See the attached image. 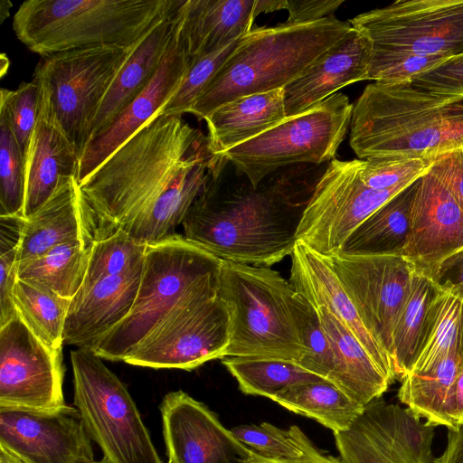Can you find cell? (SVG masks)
Here are the masks:
<instances>
[{
	"label": "cell",
	"instance_id": "ba28073f",
	"mask_svg": "<svg viewBox=\"0 0 463 463\" xmlns=\"http://www.w3.org/2000/svg\"><path fill=\"white\" fill-rule=\"evenodd\" d=\"M137 44L70 50L41 57L36 66L33 80L79 161L91 140L99 109Z\"/></svg>",
	"mask_w": 463,
	"mask_h": 463
},
{
	"label": "cell",
	"instance_id": "db71d44e",
	"mask_svg": "<svg viewBox=\"0 0 463 463\" xmlns=\"http://www.w3.org/2000/svg\"><path fill=\"white\" fill-rule=\"evenodd\" d=\"M433 463H463V423L458 430H449L446 448Z\"/></svg>",
	"mask_w": 463,
	"mask_h": 463
},
{
	"label": "cell",
	"instance_id": "7402d4cb",
	"mask_svg": "<svg viewBox=\"0 0 463 463\" xmlns=\"http://www.w3.org/2000/svg\"><path fill=\"white\" fill-rule=\"evenodd\" d=\"M370 41L353 28L284 88L287 118L298 115L354 82L368 80Z\"/></svg>",
	"mask_w": 463,
	"mask_h": 463
},
{
	"label": "cell",
	"instance_id": "f546056e",
	"mask_svg": "<svg viewBox=\"0 0 463 463\" xmlns=\"http://www.w3.org/2000/svg\"><path fill=\"white\" fill-rule=\"evenodd\" d=\"M418 182L419 179L408 185L358 225L335 254L402 255Z\"/></svg>",
	"mask_w": 463,
	"mask_h": 463
},
{
	"label": "cell",
	"instance_id": "3957f363",
	"mask_svg": "<svg viewBox=\"0 0 463 463\" xmlns=\"http://www.w3.org/2000/svg\"><path fill=\"white\" fill-rule=\"evenodd\" d=\"M351 29L349 21L335 15L251 29L238 41L189 113L204 119L236 99L284 89Z\"/></svg>",
	"mask_w": 463,
	"mask_h": 463
},
{
	"label": "cell",
	"instance_id": "277c9868",
	"mask_svg": "<svg viewBox=\"0 0 463 463\" xmlns=\"http://www.w3.org/2000/svg\"><path fill=\"white\" fill-rule=\"evenodd\" d=\"M222 263L184 235L147 245L131 311L90 350L101 359L124 361L169 316L218 296Z\"/></svg>",
	"mask_w": 463,
	"mask_h": 463
},
{
	"label": "cell",
	"instance_id": "d6a6232c",
	"mask_svg": "<svg viewBox=\"0 0 463 463\" xmlns=\"http://www.w3.org/2000/svg\"><path fill=\"white\" fill-rule=\"evenodd\" d=\"M271 400L288 411L314 419L334 434L348 430L364 408L326 380L288 387Z\"/></svg>",
	"mask_w": 463,
	"mask_h": 463
},
{
	"label": "cell",
	"instance_id": "816d5d0a",
	"mask_svg": "<svg viewBox=\"0 0 463 463\" xmlns=\"http://www.w3.org/2000/svg\"><path fill=\"white\" fill-rule=\"evenodd\" d=\"M239 463H343L340 458L326 454L318 449L314 444L298 458L293 459H273L251 452L248 457L241 458Z\"/></svg>",
	"mask_w": 463,
	"mask_h": 463
},
{
	"label": "cell",
	"instance_id": "d6986e66",
	"mask_svg": "<svg viewBox=\"0 0 463 463\" xmlns=\"http://www.w3.org/2000/svg\"><path fill=\"white\" fill-rule=\"evenodd\" d=\"M463 247V212L430 167L419 178L410 232L402 255L426 275L445 257Z\"/></svg>",
	"mask_w": 463,
	"mask_h": 463
},
{
	"label": "cell",
	"instance_id": "11a10c76",
	"mask_svg": "<svg viewBox=\"0 0 463 463\" xmlns=\"http://www.w3.org/2000/svg\"><path fill=\"white\" fill-rule=\"evenodd\" d=\"M257 11L258 14L261 13H270L277 10L286 9L287 8V0L284 1H275V0H256Z\"/></svg>",
	"mask_w": 463,
	"mask_h": 463
},
{
	"label": "cell",
	"instance_id": "ffe728a7",
	"mask_svg": "<svg viewBox=\"0 0 463 463\" xmlns=\"http://www.w3.org/2000/svg\"><path fill=\"white\" fill-rule=\"evenodd\" d=\"M178 30L172 46L146 88L112 124L88 144L80 158L76 180L80 184L149 120L161 113L179 88L190 65Z\"/></svg>",
	"mask_w": 463,
	"mask_h": 463
},
{
	"label": "cell",
	"instance_id": "e575fe53",
	"mask_svg": "<svg viewBox=\"0 0 463 463\" xmlns=\"http://www.w3.org/2000/svg\"><path fill=\"white\" fill-rule=\"evenodd\" d=\"M221 361L236 379L240 390L249 395L271 399L288 387L325 380L286 360L226 356Z\"/></svg>",
	"mask_w": 463,
	"mask_h": 463
},
{
	"label": "cell",
	"instance_id": "7c38bea8",
	"mask_svg": "<svg viewBox=\"0 0 463 463\" xmlns=\"http://www.w3.org/2000/svg\"><path fill=\"white\" fill-rule=\"evenodd\" d=\"M373 50L463 55V0H398L349 20Z\"/></svg>",
	"mask_w": 463,
	"mask_h": 463
},
{
	"label": "cell",
	"instance_id": "2e32d148",
	"mask_svg": "<svg viewBox=\"0 0 463 463\" xmlns=\"http://www.w3.org/2000/svg\"><path fill=\"white\" fill-rule=\"evenodd\" d=\"M61 348L40 340L18 316L0 326V406L65 405Z\"/></svg>",
	"mask_w": 463,
	"mask_h": 463
},
{
	"label": "cell",
	"instance_id": "83f0119b",
	"mask_svg": "<svg viewBox=\"0 0 463 463\" xmlns=\"http://www.w3.org/2000/svg\"><path fill=\"white\" fill-rule=\"evenodd\" d=\"M82 241L79 184L64 178L53 194L25 218L19 249V264L33 260L52 249Z\"/></svg>",
	"mask_w": 463,
	"mask_h": 463
},
{
	"label": "cell",
	"instance_id": "7dc6e473",
	"mask_svg": "<svg viewBox=\"0 0 463 463\" xmlns=\"http://www.w3.org/2000/svg\"><path fill=\"white\" fill-rule=\"evenodd\" d=\"M18 246L0 247V326L17 316L14 288L18 279Z\"/></svg>",
	"mask_w": 463,
	"mask_h": 463
},
{
	"label": "cell",
	"instance_id": "cb8c5ba5",
	"mask_svg": "<svg viewBox=\"0 0 463 463\" xmlns=\"http://www.w3.org/2000/svg\"><path fill=\"white\" fill-rule=\"evenodd\" d=\"M78 165L79 157L53 119L40 89L38 118L24 160V217H30L45 203L64 178H76Z\"/></svg>",
	"mask_w": 463,
	"mask_h": 463
},
{
	"label": "cell",
	"instance_id": "8d00e7d4",
	"mask_svg": "<svg viewBox=\"0 0 463 463\" xmlns=\"http://www.w3.org/2000/svg\"><path fill=\"white\" fill-rule=\"evenodd\" d=\"M462 351L463 301L440 290L421 349L409 373L427 372L449 354Z\"/></svg>",
	"mask_w": 463,
	"mask_h": 463
},
{
	"label": "cell",
	"instance_id": "f1b7e54d",
	"mask_svg": "<svg viewBox=\"0 0 463 463\" xmlns=\"http://www.w3.org/2000/svg\"><path fill=\"white\" fill-rule=\"evenodd\" d=\"M316 309L334 354L332 383L364 407L382 397L391 382L345 326L325 308Z\"/></svg>",
	"mask_w": 463,
	"mask_h": 463
},
{
	"label": "cell",
	"instance_id": "1f68e13d",
	"mask_svg": "<svg viewBox=\"0 0 463 463\" xmlns=\"http://www.w3.org/2000/svg\"><path fill=\"white\" fill-rule=\"evenodd\" d=\"M460 355L452 353L427 372L404 374L400 379L399 401L428 424L454 430L449 402Z\"/></svg>",
	"mask_w": 463,
	"mask_h": 463
},
{
	"label": "cell",
	"instance_id": "680465c9",
	"mask_svg": "<svg viewBox=\"0 0 463 463\" xmlns=\"http://www.w3.org/2000/svg\"><path fill=\"white\" fill-rule=\"evenodd\" d=\"M92 463H110L109 461H108L106 458H102L101 460H99V461H93Z\"/></svg>",
	"mask_w": 463,
	"mask_h": 463
},
{
	"label": "cell",
	"instance_id": "836d02e7",
	"mask_svg": "<svg viewBox=\"0 0 463 463\" xmlns=\"http://www.w3.org/2000/svg\"><path fill=\"white\" fill-rule=\"evenodd\" d=\"M91 247L82 241L59 245L19 264L18 279L72 299L83 283Z\"/></svg>",
	"mask_w": 463,
	"mask_h": 463
},
{
	"label": "cell",
	"instance_id": "603a6c76",
	"mask_svg": "<svg viewBox=\"0 0 463 463\" xmlns=\"http://www.w3.org/2000/svg\"><path fill=\"white\" fill-rule=\"evenodd\" d=\"M144 264L127 273L107 277L71 299L63 330V345L90 349L131 311Z\"/></svg>",
	"mask_w": 463,
	"mask_h": 463
},
{
	"label": "cell",
	"instance_id": "ee69618b",
	"mask_svg": "<svg viewBox=\"0 0 463 463\" xmlns=\"http://www.w3.org/2000/svg\"><path fill=\"white\" fill-rule=\"evenodd\" d=\"M433 158L386 156L362 159L360 176L370 188L389 190L409 185L423 175Z\"/></svg>",
	"mask_w": 463,
	"mask_h": 463
},
{
	"label": "cell",
	"instance_id": "7bdbcfd3",
	"mask_svg": "<svg viewBox=\"0 0 463 463\" xmlns=\"http://www.w3.org/2000/svg\"><path fill=\"white\" fill-rule=\"evenodd\" d=\"M239 40L216 52L191 59V65L179 88L163 108L161 114L182 117L189 113L206 85L233 52Z\"/></svg>",
	"mask_w": 463,
	"mask_h": 463
},
{
	"label": "cell",
	"instance_id": "74e56055",
	"mask_svg": "<svg viewBox=\"0 0 463 463\" xmlns=\"http://www.w3.org/2000/svg\"><path fill=\"white\" fill-rule=\"evenodd\" d=\"M146 247V244L137 241L122 230L94 242L79 291L88 289L107 277L124 274L142 266Z\"/></svg>",
	"mask_w": 463,
	"mask_h": 463
},
{
	"label": "cell",
	"instance_id": "484cf974",
	"mask_svg": "<svg viewBox=\"0 0 463 463\" xmlns=\"http://www.w3.org/2000/svg\"><path fill=\"white\" fill-rule=\"evenodd\" d=\"M184 1L154 26L130 53L99 109L91 139L112 124L156 74L175 39Z\"/></svg>",
	"mask_w": 463,
	"mask_h": 463
},
{
	"label": "cell",
	"instance_id": "7a4b0ae2",
	"mask_svg": "<svg viewBox=\"0 0 463 463\" xmlns=\"http://www.w3.org/2000/svg\"><path fill=\"white\" fill-rule=\"evenodd\" d=\"M350 128L349 144L360 159L433 158L463 144V97L410 81H373L354 104Z\"/></svg>",
	"mask_w": 463,
	"mask_h": 463
},
{
	"label": "cell",
	"instance_id": "8fae6325",
	"mask_svg": "<svg viewBox=\"0 0 463 463\" xmlns=\"http://www.w3.org/2000/svg\"><path fill=\"white\" fill-rule=\"evenodd\" d=\"M361 163L329 162L300 214L297 241L323 256L333 255L358 225L408 186L370 188L360 176Z\"/></svg>",
	"mask_w": 463,
	"mask_h": 463
},
{
	"label": "cell",
	"instance_id": "5b68a950",
	"mask_svg": "<svg viewBox=\"0 0 463 463\" xmlns=\"http://www.w3.org/2000/svg\"><path fill=\"white\" fill-rule=\"evenodd\" d=\"M182 0H27L13 18L18 40L41 57L99 45L133 46Z\"/></svg>",
	"mask_w": 463,
	"mask_h": 463
},
{
	"label": "cell",
	"instance_id": "8992f818",
	"mask_svg": "<svg viewBox=\"0 0 463 463\" xmlns=\"http://www.w3.org/2000/svg\"><path fill=\"white\" fill-rule=\"evenodd\" d=\"M276 195L251 186L221 197L210 180L182 222L184 237L222 260L269 267L290 256L297 242V225Z\"/></svg>",
	"mask_w": 463,
	"mask_h": 463
},
{
	"label": "cell",
	"instance_id": "9c48e42d",
	"mask_svg": "<svg viewBox=\"0 0 463 463\" xmlns=\"http://www.w3.org/2000/svg\"><path fill=\"white\" fill-rule=\"evenodd\" d=\"M74 405L110 463H162L126 385L92 350L71 352Z\"/></svg>",
	"mask_w": 463,
	"mask_h": 463
},
{
	"label": "cell",
	"instance_id": "f35d334b",
	"mask_svg": "<svg viewBox=\"0 0 463 463\" xmlns=\"http://www.w3.org/2000/svg\"><path fill=\"white\" fill-rule=\"evenodd\" d=\"M291 307L306 349L304 356L297 364L332 383L334 354L317 310L295 289L291 298Z\"/></svg>",
	"mask_w": 463,
	"mask_h": 463
},
{
	"label": "cell",
	"instance_id": "9f6ffc18",
	"mask_svg": "<svg viewBox=\"0 0 463 463\" xmlns=\"http://www.w3.org/2000/svg\"><path fill=\"white\" fill-rule=\"evenodd\" d=\"M0 463H30L10 449L0 445Z\"/></svg>",
	"mask_w": 463,
	"mask_h": 463
},
{
	"label": "cell",
	"instance_id": "4dcf8cb0",
	"mask_svg": "<svg viewBox=\"0 0 463 463\" xmlns=\"http://www.w3.org/2000/svg\"><path fill=\"white\" fill-rule=\"evenodd\" d=\"M439 292L428 275L415 271L410 292L392 329V359L396 379L400 380L414 364Z\"/></svg>",
	"mask_w": 463,
	"mask_h": 463
},
{
	"label": "cell",
	"instance_id": "6da1fadb",
	"mask_svg": "<svg viewBox=\"0 0 463 463\" xmlns=\"http://www.w3.org/2000/svg\"><path fill=\"white\" fill-rule=\"evenodd\" d=\"M201 131L161 113L79 184L82 240L122 230L146 245L175 236L216 161Z\"/></svg>",
	"mask_w": 463,
	"mask_h": 463
},
{
	"label": "cell",
	"instance_id": "c3c4849f",
	"mask_svg": "<svg viewBox=\"0 0 463 463\" xmlns=\"http://www.w3.org/2000/svg\"><path fill=\"white\" fill-rule=\"evenodd\" d=\"M431 167L463 212V144L433 157Z\"/></svg>",
	"mask_w": 463,
	"mask_h": 463
},
{
	"label": "cell",
	"instance_id": "e0dca14e",
	"mask_svg": "<svg viewBox=\"0 0 463 463\" xmlns=\"http://www.w3.org/2000/svg\"><path fill=\"white\" fill-rule=\"evenodd\" d=\"M90 439L74 406H0V445L30 463H92Z\"/></svg>",
	"mask_w": 463,
	"mask_h": 463
},
{
	"label": "cell",
	"instance_id": "ab89813d",
	"mask_svg": "<svg viewBox=\"0 0 463 463\" xmlns=\"http://www.w3.org/2000/svg\"><path fill=\"white\" fill-rule=\"evenodd\" d=\"M233 436L255 453L273 459L301 457L313 445L298 426L279 429L269 422L239 425L231 429Z\"/></svg>",
	"mask_w": 463,
	"mask_h": 463
},
{
	"label": "cell",
	"instance_id": "44dd1931",
	"mask_svg": "<svg viewBox=\"0 0 463 463\" xmlns=\"http://www.w3.org/2000/svg\"><path fill=\"white\" fill-rule=\"evenodd\" d=\"M291 257L289 282L314 307L325 308L364 347L392 383L396 380L392 359L364 325L326 256L297 241Z\"/></svg>",
	"mask_w": 463,
	"mask_h": 463
},
{
	"label": "cell",
	"instance_id": "f5cc1de1",
	"mask_svg": "<svg viewBox=\"0 0 463 463\" xmlns=\"http://www.w3.org/2000/svg\"><path fill=\"white\" fill-rule=\"evenodd\" d=\"M449 415L454 426L452 431L458 430L463 423V351L459 358L449 398Z\"/></svg>",
	"mask_w": 463,
	"mask_h": 463
},
{
	"label": "cell",
	"instance_id": "5bb4252c",
	"mask_svg": "<svg viewBox=\"0 0 463 463\" xmlns=\"http://www.w3.org/2000/svg\"><path fill=\"white\" fill-rule=\"evenodd\" d=\"M343 463H433L435 427L408 408L377 398L351 427L335 433Z\"/></svg>",
	"mask_w": 463,
	"mask_h": 463
},
{
	"label": "cell",
	"instance_id": "60d3db41",
	"mask_svg": "<svg viewBox=\"0 0 463 463\" xmlns=\"http://www.w3.org/2000/svg\"><path fill=\"white\" fill-rule=\"evenodd\" d=\"M40 88L35 80L21 83L15 90L2 89L0 119L9 127L25 160L31 137L38 118Z\"/></svg>",
	"mask_w": 463,
	"mask_h": 463
},
{
	"label": "cell",
	"instance_id": "9a60e30c",
	"mask_svg": "<svg viewBox=\"0 0 463 463\" xmlns=\"http://www.w3.org/2000/svg\"><path fill=\"white\" fill-rule=\"evenodd\" d=\"M326 257L364 325L392 359V329L410 292L414 264L402 254Z\"/></svg>",
	"mask_w": 463,
	"mask_h": 463
},
{
	"label": "cell",
	"instance_id": "b9f144b4",
	"mask_svg": "<svg viewBox=\"0 0 463 463\" xmlns=\"http://www.w3.org/2000/svg\"><path fill=\"white\" fill-rule=\"evenodd\" d=\"M24 160L7 124L0 119V216H23Z\"/></svg>",
	"mask_w": 463,
	"mask_h": 463
},
{
	"label": "cell",
	"instance_id": "f6af8a7d",
	"mask_svg": "<svg viewBox=\"0 0 463 463\" xmlns=\"http://www.w3.org/2000/svg\"><path fill=\"white\" fill-rule=\"evenodd\" d=\"M447 60L449 59L408 52L372 49L368 80L377 82L410 81L412 77L429 71Z\"/></svg>",
	"mask_w": 463,
	"mask_h": 463
},
{
	"label": "cell",
	"instance_id": "4316f807",
	"mask_svg": "<svg viewBox=\"0 0 463 463\" xmlns=\"http://www.w3.org/2000/svg\"><path fill=\"white\" fill-rule=\"evenodd\" d=\"M287 118L284 89L244 96L227 102L204 120L207 146L220 157L224 152L250 140Z\"/></svg>",
	"mask_w": 463,
	"mask_h": 463
},
{
	"label": "cell",
	"instance_id": "681fc988",
	"mask_svg": "<svg viewBox=\"0 0 463 463\" xmlns=\"http://www.w3.org/2000/svg\"><path fill=\"white\" fill-rule=\"evenodd\" d=\"M428 276L440 290L463 301V247L442 259Z\"/></svg>",
	"mask_w": 463,
	"mask_h": 463
},
{
	"label": "cell",
	"instance_id": "52a82bcc",
	"mask_svg": "<svg viewBox=\"0 0 463 463\" xmlns=\"http://www.w3.org/2000/svg\"><path fill=\"white\" fill-rule=\"evenodd\" d=\"M294 288L269 267L222 260L219 295L231 318L226 356L298 364L306 349L291 307Z\"/></svg>",
	"mask_w": 463,
	"mask_h": 463
},
{
	"label": "cell",
	"instance_id": "d4e9b609",
	"mask_svg": "<svg viewBox=\"0 0 463 463\" xmlns=\"http://www.w3.org/2000/svg\"><path fill=\"white\" fill-rule=\"evenodd\" d=\"M258 15L256 0H184L178 37L193 60L241 39Z\"/></svg>",
	"mask_w": 463,
	"mask_h": 463
},
{
	"label": "cell",
	"instance_id": "ac0fdd59",
	"mask_svg": "<svg viewBox=\"0 0 463 463\" xmlns=\"http://www.w3.org/2000/svg\"><path fill=\"white\" fill-rule=\"evenodd\" d=\"M169 463H239L251 452L205 404L183 391L160 405Z\"/></svg>",
	"mask_w": 463,
	"mask_h": 463
},
{
	"label": "cell",
	"instance_id": "4fadbf2b",
	"mask_svg": "<svg viewBox=\"0 0 463 463\" xmlns=\"http://www.w3.org/2000/svg\"><path fill=\"white\" fill-rule=\"evenodd\" d=\"M230 339V313L218 294L169 316L123 362L190 371L225 357Z\"/></svg>",
	"mask_w": 463,
	"mask_h": 463
},
{
	"label": "cell",
	"instance_id": "6f0895ef",
	"mask_svg": "<svg viewBox=\"0 0 463 463\" xmlns=\"http://www.w3.org/2000/svg\"><path fill=\"white\" fill-rule=\"evenodd\" d=\"M0 65V74L3 77L7 72L9 67V60L5 54L1 55Z\"/></svg>",
	"mask_w": 463,
	"mask_h": 463
},
{
	"label": "cell",
	"instance_id": "d590c367",
	"mask_svg": "<svg viewBox=\"0 0 463 463\" xmlns=\"http://www.w3.org/2000/svg\"><path fill=\"white\" fill-rule=\"evenodd\" d=\"M71 299L17 279L14 303L30 330L51 348H61Z\"/></svg>",
	"mask_w": 463,
	"mask_h": 463
},
{
	"label": "cell",
	"instance_id": "f907efd6",
	"mask_svg": "<svg viewBox=\"0 0 463 463\" xmlns=\"http://www.w3.org/2000/svg\"><path fill=\"white\" fill-rule=\"evenodd\" d=\"M344 0H287L286 24H304L334 15Z\"/></svg>",
	"mask_w": 463,
	"mask_h": 463
},
{
	"label": "cell",
	"instance_id": "30bf717a",
	"mask_svg": "<svg viewBox=\"0 0 463 463\" xmlns=\"http://www.w3.org/2000/svg\"><path fill=\"white\" fill-rule=\"evenodd\" d=\"M353 108L346 95L336 92L224 152L220 158L231 162L253 188L283 166L330 162L345 137Z\"/></svg>",
	"mask_w": 463,
	"mask_h": 463
},
{
	"label": "cell",
	"instance_id": "bcb514c9",
	"mask_svg": "<svg viewBox=\"0 0 463 463\" xmlns=\"http://www.w3.org/2000/svg\"><path fill=\"white\" fill-rule=\"evenodd\" d=\"M410 82L430 93L463 97V55L412 77Z\"/></svg>",
	"mask_w": 463,
	"mask_h": 463
}]
</instances>
